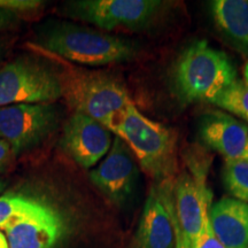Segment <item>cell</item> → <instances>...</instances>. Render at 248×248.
<instances>
[{
  "label": "cell",
  "instance_id": "obj_3",
  "mask_svg": "<svg viewBox=\"0 0 248 248\" xmlns=\"http://www.w3.org/2000/svg\"><path fill=\"white\" fill-rule=\"evenodd\" d=\"M62 97L74 113L114 129L131 98L119 79L102 71L70 69L61 76Z\"/></svg>",
  "mask_w": 248,
  "mask_h": 248
},
{
  "label": "cell",
  "instance_id": "obj_20",
  "mask_svg": "<svg viewBox=\"0 0 248 248\" xmlns=\"http://www.w3.org/2000/svg\"><path fill=\"white\" fill-rule=\"evenodd\" d=\"M42 5L43 1L39 0H0V8L15 14L35 11Z\"/></svg>",
  "mask_w": 248,
  "mask_h": 248
},
{
  "label": "cell",
  "instance_id": "obj_19",
  "mask_svg": "<svg viewBox=\"0 0 248 248\" xmlns=\"http://www.w3.org/2000/svg\"><path fill=\"white\" fill-rule=\"evenodd\" d=\"M193 248H225L221 241L218 240V238L216 237V234L214 233L212 224H210L209 212L204 217L202 229H201L199 237L195 241Z\"/></svg>",
  "mask_w": 248,
  "mask_h": 248
},
{
  "label": "cell",
  "instance_id": "obj_6",
  "mask_svg": "<svg viewBox=\"0 0 248 248\" xmlns=\"http://www.w3.org/2000/svg\"><path fill=\"white\" fill-rule=\"evenodd\" d=\"M166 5L159 0H79L70 2L68 12L102 30H141L159 17Z\"/></svg>",
  "mask_w": 248,
  "mask_h": 248
},
{
  "label": "cell",
  "instance_id": "obj_25",
  "mask_svg": "<svg viewBox=\"0 0 248 248\" xmlns=\"http://www.w3.org/2000/svg\"><path fill=\"white\" fill-rule=\"evenodd\" d=\"M5 187H6V183L2 181L1 178H0V193L5 190Z\"/></svg>",
  "mask_w": 248,
  "mask_h": 248
},
{
  "label": "cell",
  "instance_id": "obj_10",
  "mask_svg": "<svg viewBox=\"0 0 248 248\" xmlns=\"http://www.w3.org/2000/svg\"><path fill=\"white\" fill-rule=\"evenodd\" d=\"M9 248H58L69 231L67 217L52 203L23 214L2 226Z\"/></svg>",
  "mask_w": 248,
  "mask_h": 248
},
{
  "label": "cell",
  "instance_id": "obj_9",
  "mask_svg": "<svg viewBox=\"0 0 248 248\" xmlns=\"http://www.w3.org/2000/svg\"><path fill=\"white\" fill-rule=\"evenodd\" d=\"M128 248H176L173 179L151 186Z\"/></svg>",
  "mask_w": 248,
  "mask_h": 248
},
{
  "label": "cell",
  "instance_id": "obj_4",
  "mask_svg": "<svg viewBox=\"0 0 248 248\" xmlns=\"http://www.w3.org/2000/svg\"><path fill=\"white\" fill-rule=\"evenodd\" d=\"M42 44L68 61L93 67L131 61L137 52L129 40L69 23L46 31Z\"/></svg>",
  "mask_w": 248,
  "mask_h": 248
},
{
  "label": "cell",
  "instance_id": "obj_16",
  "mask_svg": "<svg viewBox=\"0 0 248 248\" xmlns=\"http://www.w3.org/2000/svg\"><path fill=\"white\" fill-rule=\"evenodd\" d=\"M47 203L48 201L43 197L22 192H8L0 195V228L14 217L35 212Z\"/></svg>",
  "mask_w": 248,
  "mask_h": 248
},
{
  "label": "cell",
  "instance_id": "obj_26",
  "mask_svg": "<svg viewBox=\"0 0 248 248\" xmlns=\"http://www.w3.org/2000/svg\"><path fill=\"white\" fill-rule=\"evenodd\" d=\"M244 159H246V160H248V144H247V148H246V153H245V156H244Z\"/></svg>",
  "mask_w": 248,
  "mask_h": 248
},
{
  "label": "cell",
  "instance_id": "obj_15",
  "mask_svg": "<svg viewBox=\"0 0 248 248\" xmlns=\"http://www.w3.org/2000/svg\"><path fill=\"white\" fill-rule=\"evenodd\" d=\"M214 23L226 42L248 60V0L210 2Z\"/></svg>",
  "mask_w": 248,
  "mask_h": 248
},
{
  "label": "cell",
  "instance_id": "obj_14",
  "mask_svg": "<svg viewBox=\"0 0 248 248\" xmlns=\"http://www.w3.org/2000/svg\"><path fill=\"white\" fill-rule=\"evenodd\" d=\"M209 219L214 233L225 248H248V203L234 198L213 203Z\"/></svg>",
  "mask_w": 248,
  "mask_h": 248
},
{
  "label": "cell",
  "instance_id": "obj_22",
  "mask_svg": "<svg viewBox=\"0 0 248 248\" xmlns=\"http://www.w3.org/2000/svg\"><path fill=\"white\" fill-rule=\"evenodd\" d=\"M16 20L17 14L0 8V31L7 29L8 27H11L12 24L16 22Z\"/></svg>",
  "mask_w": 248,
  "mask_h": 248
},
{
  "label": "cell",
  "instance_id": "obj_5",
  "mask_svg": "<svg viewBox=\"0 0 248 248\" xmlns=\"http://www.w3.org/2000/svg\"><path fill=\"white\" fill-rule=\"evenodd\" d=\"M61 97V76L43 62L22 58L0 68V107L52 104Z\"/></svg>",
  "mask_w": 248,
  "mask_h": 248
},
{
  "label": "cell",
  "instance_id": "obj_27",
  "mask_svg": "<svg viewBox=\"0 0 248 248\" xmlns=\"http://www.w3.org/2000/svg\"><path fill=\"white\" fill-rule=\"evenodd\" d=\"M1 54H2V52H1V49H0V59H1Z\"/></svg>",
  "mask_w": 248,
  "mask_h": 248
},
{
  "label": "cell",
  "instance_id": "obj_12",
  "mask_svg": "<svg viewBox=\"0 0 248 248\" xmlns=\"http://www.w3.org/2000/svg\"><path fill=\"white\" fill-rule=\"evenodd\" d=\"M137 173L135 155L128 145L115 136L106 157L89 173V177L108 199L121 203L132 192Z\"/></svg>",
  "mask_w": 248,
  "mask_h": 248
},
{
  "label": "cell",
  "instance_id": "obj_8",
  "mask_svg": "<svg viewBox=\"0 0 248 248\" xmlns=\"http://www.w3.org/2000/svg\"><path fill=\"white\" fill-rule=\"evenodd\" d=\"M59 121L52 104H16L0 107V139L13 154L35 147L53 131Z\"/></svg>",
  "mask_w": 248,
  "mask_h": 248
},
{
  "label": "cell",
  "instance_id": "obj_17",
  "mask_svg": "<svg viewBox=\"0 0 248 248\" xmlns=\"http://www.w3.org/2000/svg\"><path fill=\"white\" fill-rule=\"evenodd\" d=\"M210 104L248 123V86L241 79L235 80Z\"/></svg>",
  "mask_w": 248,
  "mask_h": 248
},
{
  "label": "cell",
  "instance_id": "obj_13",
  "mask_svg": "<svg viewBox=\"0 0 248 248\" xmlns=\"http://www.w3.org/2000/svg\"><path fill=\"white\" fill-rule=\"evenodd\" d=\"M199 136L204 145L221 154L225 161L244 159L248 124L225 111L213 110L201 117Z\"/></svg>",
  "mask_w": 248,
  "mask_h": 248
},
{
  "label": "cell",
  "instance_id": "obj_21",
  "mask_svg": "<svg viewBox=\"0 0 248 248\" xmlns=\"http://www.w3.org/2000/svg\"><path fill=\"white\" fill-rule=\"evenodd\" d=\"M14 156L15 155L8 142L0 139V171L7 168Z\"/></svg>",
  "mask_w": 248,
  "mask_h": 248
},
{
  "label": "cell",
  "instance_id": "obj_18",
  "mask_svg": "<svg viewBox=\"0 0 248 248\" xmlns=\"http://www.w3.org/2000/svg\"><path fill=\"white\" fill-rule=\"evenodd\" d=\"M223 184L234 199L248 203V160H228L223 168Z\"/></svg>",
  "mask_w": 248,
  "mask_h": 248
},
{
  "label": "cell",
  "instance_id": "obj_1",
  "mask_svg": "<svg viewBox=\"0 0 248 248\" xmlns=\"http://www.w3.org/2000/svg\"><path fill=\"white\" fill-rule=\"evenodd\" d=\"M111 132L128 145L140 168L154 182L172 181L178 169L176 135L129 105Z\"/></svg>",
  "mask_w": 248,
  "mask_h": 248
},
{
  "label": "cell",
  "instance_id": "obj_24",
  "mask_svg": "<svg viewBox=\"0 0 248 248\" xmlns=\"http://www.w3.org/2000/svg\"><path fill=\"white\" fill-rule=\"evenodd\" d=\"M243 82L248 86V60L246 61V63L244 64L243 67Z\"/></svg>",
  "mask_w": 248,
  "mask_h": 248
},
{
  "label": "cell",
  "instance_id": "obj_7",
  "mask_svg": "<svg viewBox=\"0 0 248 248\" xmlns=\"http://www.w3.org/2000/svg\"><path fill=\"white\" fill-rule=\"evenodd\" d=\"M212 206L206 176L183 170L173 179V219L176 248H193Z\"/></svg>",
  "mask_w": 248,
  "mask_h": 248
},
{
  "label": "cell",
  "instance_id": "obj_11",
  "mask_svg": "<svg viewBox=\"0 0 248 248\" xmlns=\"http://www.w3.org/2000/svg\"><path fill=\"white\" fill-rule=\"evenodd\" d=\"M113 132L92 117L73 113L64 124L60 144L78 166L92 168L113 145Z\"/></svg>",
  "mask_w": 248,
  "mask_h": 248
},
{
  "label": "cell",
  "instance_id": "obj_23",
  "mask_svg": "<svg viewBox=\"0 0 248 248\" xmlns=\"http://www.w3.org/2000/svg\"><path fill=\"white\" fill-rule=\"evenodd\" d=\"M0 248H9L7 237H6V233L4 230H0Z\"/></svg>",
  "mask_w": 248,
  "mask_h": 248
},
{
  "label": "cell",
  "instance_id": "obj_2",
  "mask_svg": "<svg viewBox=\"0 0 248 248\" xmlns=\"http://www.w3.org/2000/svg\"><path fill=\"white\" fill-rule=\"evenodd\" d=\"M238 79L228 54L198 40L185 48L175 64L172 80L183 102H212Z\"/></svg>",
  "mask_w": 248,
  "mask_h": 248
}]
</instances>
